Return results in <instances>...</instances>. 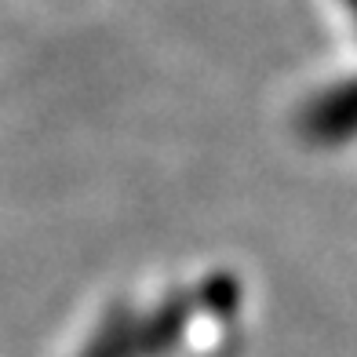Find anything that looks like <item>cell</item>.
Returning <instances> with one entry per match:
<instances>
[{"label":"cell","mask_w":357,"mask_h":357,"mask_svg":"<svg viewBox=\"0 0 357 357\" xmlns=\"http://www.w3.org/2000/svg\"><path fill=\"white\" fill-rule=\"evenodd\" d=\"M306 132H310L317 142H339L357 135V80H347V84L332 88L328 95L306 109Z\"/></svg>","instance_id":"cell-1"},{"label":"cell","mask_w":357,"mask_h":357,"mask_svg":"<svg viewBox=\"0 0 357 357\" xmlns=\"http://www.w3.org/2000/svg\"><path fill=\"white\" fill-rule=\"evenodd\" d=\"M343 4H347V11H350V19L357 22V0H343Z\"/></svg>","instance_id":"cell-2"}]
</instances>
